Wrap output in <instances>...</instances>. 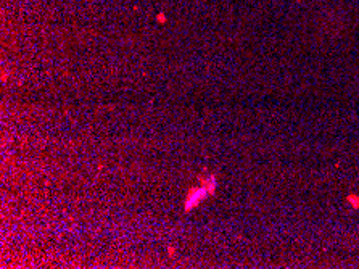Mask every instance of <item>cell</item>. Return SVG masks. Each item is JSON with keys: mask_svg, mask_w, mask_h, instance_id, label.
<instances>
[{"mask_svg": "<svg viewBox=\"0 0 359 269\" xmlns=\"http://www.w3.org/2000/svg\"><path fill=\"white\" fill-rule=\"evenodd\" d=\"M206 195H209V193H208V190L205 189V186L192 189L188 192V195H187V200H185V210L188 211V210L195 208V206H197L200 201L206 197Z\"/></svg>", "mask_w": 359, "mask_h": 269, "instance_id": "6da1fadb", "label": "cell"}, {"mask_svg": "<svg viewBox=\"0 0 359 269\" xmlns=\"http://www.w3.org/2000/svg\"><path fill=\"white\" fill-rule=\"evenodd\" d=\"M203 186H205V189L208 190V193L211 195V193H214V189H216V177L214 176H211L208 181H203Z\"/></svg>", "mask_w": 359, "mask_h": 269, "instance_id": "7a4b0ae2", "label": "cell"}, {"mask_svg": "<svg viewBox=\"0 0 359 269\" xmlns=\"http://www.w3.org/2000/svg\"><path fill=\"white\" fill-rule=\"evenodd\" d=\"M346 201H348V203H350L354 210L359 208V195H356V193H348V195H346Z\"/></svg>", "mask_w": 359, "mask_h": 269, "instance_id": "3957f363", "label": "cell"}, {"mask_svg": "<svg viewBox=\"0 0 359 269\" xmlns=\"http://www.w3.org/2000/svg\"><path fill=\"white\" fill-rule=\"evenodd\" d=\"M167 251H169V256H174V248H172V246H169V248H167Z\"/></svg>", "mask_w": 359, "mask_h": 269, "instance_id": "277c9868", "label": "cell"}]
</instances>
